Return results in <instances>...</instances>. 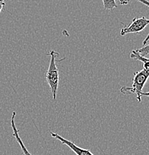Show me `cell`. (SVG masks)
I'll use <instances>...</instances> for the list:
<instances>
[{
	"label": "cell",
	"mask_w": 149,
	"mask_h": 155,
	"mask_svg": "<svg viewBox=\"0 0 149 155\" xmlns=\"http://www.w3.org/2000/svg\"><path fill=\"white\" fill-rule=\"evenodd\" d=\"M103 3L104 8L106 11H112L117 7L115 0H102Z\"/></svg>",
	"instance_id": "7"
},
{
	"label": "cell",
	"mask_w": 149,
	"mask_h": 155,
	"mask_svg": "<svg viewBox=\"0 0 149 155\" xmlns=\"http://www.w3.org/2000/svg\"><path fill=\"white\" fill-rule=\"evenodd\" d=\"M148 41H149V33H148V35H147V37H146V38H145V40H143V42H142V44H143L144 46H145V45L148 44Z\"/></svg>",
	"instance_id": "11"
},
{
	"label": "cell",
	"mask_w": 149,
	"mask_h": 155,
	"mask_svg": "<svg viewBox=\"0 0 149 155\" xmlns=\"http://www.w3.org/2000/svg\"><path fill=\"white\" fill-rule=\"evenodd\" d=\"M130 57L131 59L135 60V61H139L143 64V69L145 70L148 71L149 72V59L146 58L145 57H142L140 54L137 52V50H133L131 51V54H130Z\"/></svg>",
	"instance_id": "6"
},
{
	"label": "cell",
	"mask_w": 149,
	"mask_h": 155,
	"mask_svg": "<svg viewBox=\"0 0 149 155\" xmlns=\"http://www.w3.org/2000/svg\"><path fill=\"white\" fill-rule=\"evenodd\" d=\"M48 55L50 56V63L46 72L45 78L51 89L53 98L55 100L57 96V90L60 82V72L57 66V57L59 55L58 53L54 50H51Z\"/></svg>",
	"instance_id": "1"
},
{
	"label": "cell",
	"mask_w": 149,
	"mask_h": 155,
	"mask_svg": "<svg viewBox=\"0 0 149 155\" xmlns=\"http://www.w3.org/2000/svg\"><path fill=\"white\" fill-rule=\"evenodd\" d=\"M149 24V19L145 18V17L140 18L133 19L132 22L129 25L124 24L123 27L120 31L121 36H126L128 34H139Z\"/></svg>",
	"instance_id": "3"
},
{
	"label": "cell",
	"mask_w": 149,
	"mask_h": 155,
	"mask_svg": "<svg viewBox=\"0 0 149 155\" xmlns=\"http://www.w3.org/2000/svg\"><path fill=\"white\" fill-rule=\"evenodd\" d=\"M5 5V0H0V14H1Z\"/></svg>",
	"instance_id": "10"
},
{
	"label": "cell",
	"mask_w": 149,
	"mask_h": 155,
	"mask_svg": "<svg viewBox=\"0 0 149 155\" xmlns=\"http://www.w3.org/2000/svg\"><path fill=\"white\" fill-rule=\"evenodd\" d=\"M51 135L54 138L57 139V140L60 141L63 145H67V146L69 147L70 149H71L76 155H94L89 150L80 148V147L77 146L75 143H73V142L64 138V137H62V136L58 134L54 133V132H51Z\"/></svg>",
	"instance_id": "4"
},
{
	"label": "cell",
	"mask_w": 149,
	"mask_h": 155,
	"mask_svg": "<svg viewBox=\"0 0 149 155\" xmlns=\"http://www.w3.org/2000/svg\"><path fill=\"white\" fill-rule=\"evenodd\" d=\"M137 1H138L139 2L142 3V4H144L145 5L149 7V2L148 0H137ZM119 2L120 5H126L129 4L130 0H119Z\"/></svg>",
	"instance_id": "9"
},
{
	"label": "cell",
	"mask_w": 149,
	"mask_h": 155,
	"mask_svg": "<svg viewBox=\"0 0 149 155\" xmlns=\"http://www.w3.org/2000/svg\"><path fill=\"white\" fill-rule=\"evenodd\" d=\"M137 51L141 56H142V57H145V56L148 55L149 54V44L145 45L144 47L140 48L139 49H137Z\"/></svg>",
	"instance_id": "8"
},
{
	"label": "cell",
	"mask_w": 149,
	"mask_h": 155,
	"mask_svg": "<svg viewBox=\"0 0 149 155\" xmlns=\"http://www.w3.org/2000/svg\"><path fill=\"white\" fill-rule=\"evenodd\" d=\"M141 96H142L149 97V92H147V93H143V92H142V94H141Z\"/></svg>",
	"instance_id": "12"
},
{
	"label": "cell",
	"mask_w": 149,
	"mask_h": 155,
	"mask_svg": "<svg viewBox=\"0 0 149 155\" xmlns=\"http://www.w3.org/2000/svg\"><path fill=\"white\" fill-rule=\"evenodd\" d=\"M149 78V72L142 69L141 71L134 72V78H133L132 86L131 87H122L120 89V92L124 95L134 94L137 95V99L139 102L142 101V89L145 86Z\"/></svg>",
	"instance_id": "2"
},
{
	"label": "cell",
	"mask_w": 149,
	"mask_h": 155,
	"mask_svg": "<svg viewBox=\"0 0 149 155\" xmlns=\"http://www.w3.org/2000/svg\"><path fill=\"white\" fill-rule=\"evenodd\" d=\"M16 115H17V113H16L15 111H14L12 114V117H11V125L13 130V136L15 137L16 140H17V143H18L19 145H20V146L21 147V149H22V151H23L24 154L33 155L30 154V151L27 149V148L25 147V144H24L23 142H22V139H21V137H20V134H19V130L17 128V127H16V123H15Z\"/></svg>",
	"instance_id": "5"
}]
</instances>
